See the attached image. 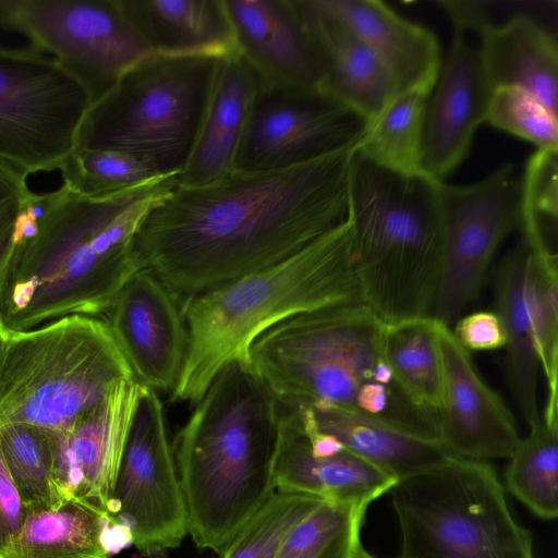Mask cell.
<instances>
[{
	"mask_svg": "<svg viewBox=\"0 0 558 558\" xmlns=\"http://www.w3.org/2000/svg\"><path fill=\"white\" fill-rule=\"evenodd\" d=\"M113 522L77 498L56 510L26 511L10 558H108L105 534Z\"/></svg>",
	"mask_w": 558,
	"mask_h": 558,
	"instance_id": "28",
	"label": "cell"
},
{
	"mask_svg": "<svg viewBox=\"0 0 558 558\" xmlns=\"http://www.w3.org/2000/svg\"><path fill=\"white\" fill-rule=\"evenodd\" d=\"M27 177L0 163V272L9 255L19 213L32 192Z\"/></svg>",
	"mask_w": 558,
	"mask_h": 558,
	"instance_id": "39",
	"label": "cell"
},
{
	"mask_svg": "<svg viewBox=\"0 0 558 558\" xmlns=\"http://www.w3.org/2000/svg\"><path fill=\"white\" fill-rule=\"evenodd\" d=\"M456 339L468 351H487L504 348L506 335L496 312L480 311L456 320Z\"/></svg>",
	"mask_w": 558,
	"mask_h": 558,
	"instance_id": "40",
	"label": "cell"
},
{
	"mask_svg": "<svg viewBox=\"0 0 558 558\" xmlns=\"http://www.w3.org/2000/svg\"><path fill=\"white\" fill-rule=\"evenodd\" d=\"M354 151L355 145L287 169H233L205 185L175 184L141 222L142 268L183 299L290 258L347 220Z\"/></svg>",
	"mask_w": 558,
	"mask_h": 558,
	"instance_id": "1",
	"label": "cell"
},
{
	"mask_svg": "<svg viewBox=\"0 0 558 558\" xmlns=\"http://www.w3.org/2000/svg\"><path fill=\"white\" fill-rule=\"evenodd\" d=\"M279 403L250 362L214 378L174 438L187 534L221 555L275 493Z\"/></svg>",
	"mask_w": 558,
	"mask_h": 558,
	"instance_id": "3",
	"label": "cell"
},
{
	"mask_svg": "<svg viewBox=\"0 0 558 558\" xmlns=\"http://www.w3.org/2000/svg\"><path fill=\"white\" fill-rule=\"evenodd\" d=\"M527 247L520 238L501 258L495 278V312L506 335L507 380L529 426L542 418L537 402L541 371L526 300Z\"/></svg>",
	"mask_w": 558,
	"mask_h": 558,
	"instance_id": "27",
	"label": "cell"
},
{
	"mask_svg": "<svg viewBox=\"0 0 558 558\" xmlns=\"http://www.w3.org/2000/svg\"><path fill=\"white\" fill-rule=\"evenodd\" d=\"M485 122L533 143L537 149L558 148V117L521 88H495L488 102Z\"/></svg>",
	"mask_w": 558,
	"mask_h": 558,
	"instance_id": "38",
	"label": "cell"
},
{
	"mask_svg": "<svg viewBox=\"0 0 558 558\" xmlns=\"http://www.w3.org/2000/svg\"><path fill=\"white\" fill-rule=\"evenodd\" d=\"M475 35L493 89L521 88L558 117V48L547 28L529 14L515 13L499 24L486 21Z\"/></svg>",
	"mask_w": 558,
	"mask_h": 558,
	"instance_id": "23",
	"label": "cell"
},
{
	"mask_svg": "<svg viewBox=\"0 0 558 558\" xmlns=\"http://www.w3.org/2000/svg\"><path fill=\"white\" fill-rule=\"evenodd\" d=\"M92 106L54 58L0 44V163L28 177L60 170Z\"/></svg>",
	"mask_w": 558,
	"mask_h": 558,
	"instance_id": "10",
	"label": "cell"
},
{
	"mask_svg": "<svg viewBox=\"0 0 558 558\" xmlns=\"http://www.w3.org/2000/svg\"><path fill=\"white\" fill-rule=\"evenodd\" d=\"M444 250L429 317L450 326L475 300L502 242L520 225L521 178L505 163L476 183L441 182Z\"/></svg>",
	"mask_w": 558,
	"mask_h": 558,
	"instance_id": "12",
	"label": "cell"
},
{
	"mask_svg": "<svg viewBox=\"0 0 558 558\" xmlns=\"http://www.w3.org/2000/svg\"><path fill=\"white\" fill-rule=\"evenodd\" d=\"M386 325L363 303L299 314L259 336L250 363L279 403L328 404L436 439V424L397 386L384 350Z\"/></svg>",
	"mask_w": 558,
	"mask_h": 558,
	"instance_id": "5",
	"label": "cell"
},
{
	"mask_svg": "<svg viewBox=\"0 0 558 558\" xmlns=\"http://www.w3.org/2000/svg\"><path fill=\"white\" fill-rule=\"evenodd\" d=\"M144 387L136 379L123 380L71 426L50 432L56 472L68 496L111 519L114 487Z\"/></svg>",
	"mask_w": 558,
	"mask_h": 558,
	"instance_id": "16",
	"label": "cell"
},
{
	"mask_svg": "<svg viewBox=\"0 0 558 558\" xmlns=\"http://www.w3.org/2000/svg\"><path fill=\"white\" fill-rule=\"evenodd\" d=\"M436 323L442 372L437 441L459 458L509 459L521 440L512 413L480 376L452 329Z\"/></svg>",
	"mask_w": 558,
	"mask_h": 558,
	"instance_id": "15",
	"label": "cell"
},
{
	"mask_svg": "<svg viewBox=\"0 0 558 558\" xmlns=\"http://www.w3.org/2000/svg\"><path fill=\"white\" fill-rule=\"evenodd\" d=\"M441 182L396 173L353 154V270L361 302L387 326L429 317L444 250Z\"/></svg>",
	"mask_w": 558,
	"mask_h": 558,
	"instance_id": "6",
	"label": "cell"
},
{
	"mask_svg": "<svg viewBox=\"0 0 558 558\" xmlns=\"http://www.w3.org/2000/svg\"><path fill=\"white\" fill-rule=\"evenodd\" d=\"M365 123L324 88L258 77L233 169L263 172L306 163L355 145Z\"/></svg>",
	"mask_w": 558,
	"mask_h": 558,
	"instance_id": "13",
	"label": "cell"
},
{
	"mask_svg": "<svg viewBox=\"0 0 558 558\" xmlns=\"http://www.w3.org/2000/svg\"><path fill=\"white\" fill-rule=\"evenodd\" d=\"M26 509L0 451V558H10L21 532Z\"/></svg>",
	"mask_w": 558,
	"mask_h": 558,
	"instance_id": "41",
	"label": "cell"
},
{
	"mask_svg": "<svg viewBox=\"0 0 558 558\" xmlns=\"http://www.w3.org/2000/svg\"><path fill=\"white\" fill-rule=\"evenodd\" d=\"M274 481L278 490L367 508L390 492L397 478L347 449L328 457L313 454L294 408L279 403Z\"/></svg>",
	"mask_w": 558,
	"mask_h": 558,
	"instance_id": "20",
	"label": "cell"
},
{
	"mask_svg": "<svg viewBox=\"0 0 558 558\" xmlns=\"http://www.w3.org/2000/svg\"><path fill=\"white\" fill-rule=\"evenodd\" d=\"M428 95L421 89L401 90L365 123L355 143V151L396 173H424L423 135Z\"/></svg>",
	"mask_w": 558,
	"mask_h": 558,
	"instance_id": "30",
	"label": "cell"
},
{
	"mask_svg": "<svg viewBox=\"0 0 558 558\" xmlns=\"http://www.w3.org/2000/svg\"><path fill=\"white\" fill-rule=\"evenodd\" d=\"M325 72V89L365 122L400 92L399 83L375 52L341 23L292 0Z\"/></svg>",
	"mask_w": 558,
	"mask_h": 558,
	"instance_id": "22",
	"label": "cell"
},
{
	"mask_svg": "<svg viewBox=\"0 0 558 558\" xmlns=\"http://www.w3.org/2000/svg\"><path fill=\"white\" fill-rule=\"evenodd\" d=\"M0 26L54 58L84 86L92 105L151 54L119 0H0Z\"/></svg>",
	"mask_w": 558,
	"mask_h": 558,
	"instance_id": "11",
	"label": "cell"
},
{
	"mask_svg": "<svg viewBox=\"0 0 558 558\" xmlns=\"http://www.w3.org/2000/svg\"><path fill=\"white\" fill-rule=\"evenodd\" d=\"M113 521L128 527L147 557L179 547L186 511L162 402L144 387L117 478Z\"/></svg>",
	"mask_w": 558,
	"mask_h": 558,
	"instance_id": "14",
	"label": "cell"
},
{
	"mask_svg": "<svg viewBox=\"0 0 558 558\" xmlns=\"http://www.w3.org/2000/svg\"><path fill=\"white\" fill-rule=\"evenodd\" d=\"M151 53L211 56L239 53L222 0H119Z\"/></svg>",
	"mask_w": 558,
	"mask_h": 558,
	"instance_id": "25",
	"label": "cell"
},
{
	"mask_svg": "<svg viewBox=\"0 0 558 558\" xmlns=\"http://www.w3.org/2000/svg\"><path fill=\"white\" fill-rule=\"evenodd\" d=\"M477 44L453 29L425 108L422 170L442 181L465 159L493 93Z\"/></svg>",
	"mask_w": 558,
	"mask_h": 558,
	"instance_id": "18",
	"label": "cell"
},
{
	"mask_svg": "<svg viewBox=\"0 0 558 558\" xmlns=\"http://www.w3.org/2000/svg\"><path fill=\"white\" fill-rule=\"evenodd\" d=\"M508 459V492L543 520L558 515V425L541 418Z\"/></svg>",
	"mask_w": 558,
	"mask_h": 558,
	"instance_id": "33",
	"label": "cell"
},
{
	"mask_svg": "<svg viewBox=\"0 0 558 558\" xmlns=\"http://www.w3.org/2000/svg\"><path fill=\"white\" fill-rule=\"evenodd\" d=\"M401 534L398 558H534L486 461L452 457L390 489Z\"/></svg>",
	"mask_w": 558,
	"mask_h": 558,
	"instance_id": "9",
	"label": "cell"
},
{
	"mask_svg": "<svg viewBox=\"0 0 558 558\" xmlns=\"http://www.w3.org/2000/svg\"><path fill=\"white\" fill-rule=\"evenodd\" d=\"M526 245V244H525ZM526 300L541 371L547 386L542 418L558 425V299L557 252L527 245Z\"/></svg>",
	"mask_w": 558,
	"mask_h": 558,
	"instance_id": "32",
	"label": "cell"
},
{
	"mask_svg": "<svg viewBox=\"0 0 558 558\" xmlns=\"http://www.w3.org/2000/svg\"><path fill=\"white\" fill-rule=\"evenodd\" d=\"M106 322L134 378L157 392H171L187 350L180 299L142 268L123 287Z\"/></svg>",
	"mask_w": 558,
	"mask_h": 558,
	"instance_id": "17",
	"label": "cell"
},
{
	"mask_svg": "<svg viewBox=\"0 0 558 558\" xmlns=\"http://www.w3.org/2000/svg\"><path fill=\"white\" fill-rule=\"evenodd\" d=\"M307 405L315 425L335 436L350 452L399 480L454 457L436 439L379 418L328 404Z\"/></svg>",
	"mask_w": 558,
	"mask_h": 558,
	"instance_id": "26",
	"label": "cell"
},
{
	"mask_svg": "<svg viewBox=\"0 0 558 558\" xmlns=\"http://www.w3.org/2000/svg\"><path fill=\"white\" fill-rule=\"evenodd\" d=\"M362 39L395 76L401 90L430 93L441 66L437 37L379 0H304Z\"/></svg>",
	"mask_w": 558,
	"mask_h": 558,
	"instance_id": "21",
	"label": "cell"
},
{
	"mask_svg": "<svg viewBox=\"0 0 558 558\" xmlns=\"http://www.w3.org/2000/svg\"><path fill=\"white\" fill-rule=\"evenodd\" d=\"M239 53L268 82L324 88L317 49L292 0H222Z\"/></svg>",
	"mask_w": 558,
	"mask_h": 558,
	"instance_id": "19",
	"label": "cell"
},
{
	"mask_svg": "<svg viewBox=\"0 0 558 558\" xmlns=\"http://www.w3.org/2000/svg\"><path fill=\"white\" fill-rule=\"evenodd\" d=\"M558 148L537 149L521 178V239L532 248L556 251L558 226Z\"/></svg>",
	"mask_w": 558,
	"mask_h": 558,
	"instance_id": "36",
	"label": "cell"
},
{
	"mask_svg": "<svg viewBox=\"0 0 558 558\" xmlns=\"http://www.w3.org/2000/svg\"><path fill=\"white\" fill-rule=\"evenodd\" d=\"M257 85V73L240 53L221 59L193 153L174 178L178 185H205L233 170Z\"/></svg>",
	"mask_w": 558,
	"mask_h": 558,
	"instance_id": "24",
	"label": "cell"
},
{
	"mask_svg": "<svg viewBox=\"0 0 558 558\" xmlns=\"http://www.w3.org/2000/svg\"><path fill=\"white\" fill-rule=\"evenodd\" d=\"M221 59L151 53L141 60L89 107L74 149L124 151L175 178L193 153Z\"/></svg>",
	"mask_w": 558,
	"mask_h": 558,
	"instance_id": "8",
	"label": "cell"
},
{
	"mask_svg": "<svg viewBox=\"0 0 558 558\" xmlns=\"http://www.w3.org/2000/svg\"><path fill=\"white\" fill-rule=\"evenodd\" d=\"M128 379L135 378L105 319L72 315L10 333L0 361V427L63 430Z\"/></svg>",
	"mask_w": 558,
	"mask_h": 558,
	"instance_id": "7",
	"label": "cell"
},
{
	"mask_svg": "<svg viewBox=\"0 0 558 558\" xmlns=\"http://www.w3.org/2000/svg\"><path fill=\"white\" fill-rule=\"evenodd\" d=\"M60 171L65 186L88 197L106 196L167 178L131 154L109 149H74Z\"/></svg>",
	"mask_w": 558,
	"mask_h": 558,
	"instance_id": "35",
	"label": "cell"
},
{
	"mask_svg": "<svg viewBox=\"0 0 558 558\" xmlns=\"http://www.w3.org/2000/svg\"><path fill=\"white\" fill-rule=\"evenodd\" d=\"M384 350L399 389L436 424L442 380L436 320L424 317L386 325Z\"/></svg>",
	"mask_w": 558,
	"mask_h": 558,
	"instance_id": "29",
	"label": "cell"
},
{
	"mask_svg": "<svg viewBox=\"0 0 558 558\" xmlns=\"http://www.w3.org/2000/svg\"><path fill=\"white\" fill-rule=\"evenodd\" d=\"M347 218L307 247L268 268L180 299L187 350L172 401L195 404L229 364L250 362L268 329L299 314L362 303Z\"/></svg>",
	"mask_w": 558,
	"mask_h": 558,
	"instance_id": "4",
	"label": "cell"
},
{
	"mask_svg": "<svg viewBox=\"0 0 558 558\" xmlns=\"http://www.w3.org/2000/svg\"><path fill=\"white\" fill-rule=\"evenodd\" d=\"M161 178L106 196L64 184L45 193L37 225L14 231L0 272V325L24 332L72 315L107 318L142 269L135 240L148 210L175 186Z\"/></svg>",
	"mask_w": 558,
	"mask_h": 558,
	"instance_id": "2",
	"label": "cell"
},
{
	"mask_svg": "<svg viewBox=\"0 0 558 558\" xmlns=\"http://www.w3.org/2000/svg\"><path fill=\"white\" fill-rule=\"evenodd\" d=\"M7 337H8V335L5 333V331L2 329V327L0 325V361L2 357L3 350H4Z\"/></svg>",
	"mask_w": 558,
	"mask_h": 558,
	"instance_id": "42",
	"label": "cell"
},
{
	"mask_svg": "<svg viewBox=\"0 0 558 558\" xmlns=\"http://www.w3.org/2000/svg\"><path fill=\"white\" fill-rule=\"evenodd\" d=\"M366 510L323 501L289 532L275 558H375L361 544Z\"/></svg>",
	"mask_w": 558,
	"mask_h": 558,
	"instance_id": "34",
	"label": "cell"
},
{
	"mask_svg": "<svg viewBox=\"0 0 558 558\" xmlns=\"http://www.w3.org/2000/svg\"><path fill=\"white\" fill-rule=\"evenodd\" d=\"M0 451L26 509L56 510L71 498L54 468L50 430L28 425L0 427Z\"/></svg>",
	"mask_w": 558,
	"mask_h": 558,
	"instance_id": "31",
	"label": "cell"
},
{
	"mask_svg": "<svg viewBox=\"0 0 558 558\" xmlns=\"http://www.w3.org/2000/svg\"><path fill=\"white\" fill-rule=\"evenodd\" d=\"M323 500L276 489L219 558H275L289 532Z\"/></svg>",
	"mask_w": 558,
	"mask_h": 558,
	"instance_id": "37",
	"label": "cell"
}]
</instances>
